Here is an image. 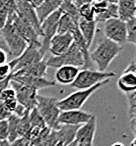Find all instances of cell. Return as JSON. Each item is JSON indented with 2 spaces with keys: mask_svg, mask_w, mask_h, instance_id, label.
<instances>
[{
  "mask_svg": "<svg viewBox=\"0 0 136 146\" xmlns=\"http://www.w3.org/2000/svg\"><path fill=\"white\" fill-rule=\"evenodd\" d=\"M122 49V46L118 45L115 42L104 37L98 42L96 48L90 53L91 62L97 67V71L107 72L111 63L121 52Z\"/></svg>",
  "mask_w": 136,
  "mask_h": 146,
  "instance_id": "1",
  "label": "cell"
},
{
  "mask_svg": "<svg viewBox=\"0 0 136 146\" xmlns=\"http://www.w3.org/2000/svg\"><path fill=\"white\" fill-rule=\"evenodd\" d=\"M57 102L58 99L55 97L45 96L39 93L37 94L35 108L45 122L46 127H49L51 131H57L60 127L58 119L61 110L58 107Z\"/></svg>",
  "mask_w": 136,
  "mask_h": 146,
  "instance_id": "2",
  "label": "cell"
},
{
  "mask_svg": "<svg viewBox=\"0 0 136 146\" xmlns=\"http://www.w3.org/2000/svg\"><path fill=\"white\" fill-rule=\"evenodd\" d=\"M110 82V80H107L103 82H100L94 86L90 87L88 89L83 90H77L75 92L71 93L67 97L63 98L61 100H58L57 105L61 111H69V110H80L85 102L89 99L91 95L97 91L102 86L108 84Z\"/></svg>",
  "mask_w": 136,
  "mask_h": 146,
  "instance_id": "3",
  "label": "cell"
},
{
  "mask_svg": "<svg viewBox=\"0 0 136 146\" xmlns=\"http://www.w3.org/2000/svg\"><path fill=\"white\" fill-rule=\"evenodd\" d=\"M115 76L116 73L114 72H99L94 69H80L77 78L72 84V86L77 90L88 89L100 82L111 80Z\"/></svg>",
  "mask_w": 136,
  "mask_h": 146,
  "instance_id": "4",
  "label": "cell"
},
{
  "mask_svg": "<svg viewBox=\"0 0 136 146\" xmlns=\"http://www.w3.org/2000/svg\"><path fill=\"white\" fill-rule=\"evenodd\" d=\"M46 62H47L48 67L56 69L63 66H73L82 69L84 66L82 54L73 42L65 53L59 56H51L46 60Z\"/></svg>",
  "mask_w": 136,
  "mask_h": 146,
  "instance_id": "5",
  "label": "cell"
},
{
  "mask_svg": "<svg viewBox=\"0 0 136 146\" xmlns=\"http://www.w3.org/2000/svg\"><path fill=\"white\" fill-rule=\"evenodd\" d=\"M1 33L4 38L3 40L8 49V54H11L14 59L20 57L28 47V44L18 33L12 22L8 21L5 27L1 30Z\"/></svg>",
  "mask_w": 136,
  "mask_h": 146,
  "instance_id": "6",
  "label": "cell"
},
{
  "mask_svg": "<svg viewBox=\"0 0 136 146\" xmlns=\"http://www.w3.org/2000/svg\"><path fill=\"white\" fill-rule=\"evenodd\" d=\"M62 15V12L59 10L55 11L53 14H51L43 23L40 25V29H41V46H40V51L43 55H46L49 49V44H50V40L53 38L54 35L57 33V26L59 19Z\"/></svg>",
  "mask_w": 136,
  "mask_h": 146,
  "instance_id": "7",
  "label": "cell"
},
{
  "mask_svg": "<svg viewBox=\"0 0 136 146\" xmlns=\"http://www.w3.org/2000/svg\"><path fill=\"white\" fill-rule=\"evenodd\" d=\"M104 35L107 39L115 42L116 44L122 46L126 42V27L125 23L119 19H111L105 22Z\"/></svg>",
  "mask_w": 136,
  "mask_h": 146,
  "instance_id": "8",
  "label": "cell"
},
{
  "mask_svg": "<svg viewBox=\"0 0 136 146\" xmlns=\"http://www.w3.org/2000/svg\"><path fill=\"white\" fill-rule=\"evenodd\" d=\"M10 87L14 89L15 93H16L17 101L20 105H22L26 111H30V110L34 109L36 106V97L38 91L32 88V87L18 84L14 80L10 82Z\"/></svg>",
  "mask_w": 136,
  "mask_h": 146,
  "instance_id": "9",
  "label": "cell"
},
{
  "mask_svg": "<svg viewBox=\"0 0 136 146\" xmlns=\"http://www.w3.org/2000/svg\"><path fill=\"white\" fill-rule=\"evenodd\" d=\"M8 21L12 22L13 26H14L15 29L17 30L18 33L21 35L22 38L26 42L28 45L40 48V46H41V41H40L39 35L33 30L30 25L26 24V22H24L17 14L15 15L14 17L11 18V19H9Z\"/></svg>",
  "mask_w": 136,
  "mask_h": 146,
  "instance_id": "10",
  "label": "cell"
},
{
  "mask_svg": "<svg viewBox=\"0 0 136 146\" xmlns=\"http://www.w3.org/2000/svg\"><path fill=\"white\" fill-rule=\"evenodd\" d=\"M16 5H17V15L24 22H26V24L30 25L33 30L38 33L40 38H41V29H40V25L41 24L39 23L38 18H37L34 9L30 6L28 1H26V0L16 1Z\"/></svg>",
  "mask_w": 136,
  "mask_h": 146,
  "instance_id": "11",
  "label": "cell"
},
{
  "mask_svg": "<svg viewBox=\"0 0 136 146\" xmlns=\"http://www.w3.org/2000/svg\"><path fill=\"white\" fill-rule=\"evenodd\" d=\"M44 57H45V55H43L41 53L40 48L28 45V47H26V50L23 52V54L20 57L15 59L16 64H15V68L13 73L20 71L22 69L28 68V67L32 66V65L35 64V63L41 61V60L44 59Z\"/></svg>",
  "mask_w": 136,
  "mask_h": 146,
  "instance_id": "12",
  "label": "cell"
},
{
  "mask_svg": "<svg viewBox=\"0 0 136 146\" xmlns=\"http://www.w3.org/2000/svg\"><path fill=\"white\" fill-rule=\"evenodd\" d=\"M92 114L87 113L83 110H69L61 111L59 115L58 122L59 125H82L90 121Z\"/></svg>",
  "mask_w": 136,
  "mask_h": 146,
  "instance_id": "13",
  "label": "cell"
},
{
  "mask_svg": "<svg viewBox=\"0 0 136 146\" xmlns=\"http://www.w3.org/2000/svg\"><path fill=\"white\" fill-rule=\"evenodd\" d=\"M11 80H14L18 84L26 85V86L32 87L37 91H39L40 89L48 88V87L56 85L54 80H48L46 78H37L26 75H13L12 74Z\"/></svg>",
  "mask_w": 136,
  "mask_h": 146,
  "instance_id": "14",
  "label": "cell"
},
{
  "mask_svg": "<svg viewBox=\"0 0 136 146\" xmlns=\"http://www.w3.org/2000/svg\"><path fill=\"white\" fill-rule=\"evenodd\" d=\"M97 120L94 115L90 121L84 125H80L75 134V141L77 144H93L94 136L96 133Z\"/></svg>",
  "mask_w": 136,
  "mask_h": 146,
  "instance_id": "15",
  "label": "cell"
},
{
  "mask_svg": "<svg viewBox=\"0 0 136 146\" xmlns=\"http://www.w3.org/2000/svg\"><path fill=\"white\" fill-rule=\"evenodd\" d=\"M72 33H64V35H56L50 40L48 51L52 56H59L63 54L70 48L73 44Z\"/></svg>",
  "mask_w": 136,
  "mask_h": 146,
  "instance_id": "16",
  "label": "cell"
},
{
  "mask_svg": "<svg viewBox=\"0 0 136 146\" xmlns=\"http://www.w3.org/2000/svg\"><path fill=\"white\" fill-rule=\"evenodd\" d=\"M80 69L73 66H63L57 69L54 82L62 85L72 84L79 75Z\"/></svg>",
  "mask_w": 136,
  "mask_h": 146,
  "instance_id": "17",
  "label": "cell"
},
{
  "mask_svg": "<svg viewBox=\"0 0 136 146\" xmlns=\"http://www.w3.org/2000/svg\"><path fill=\"white\" fill-rule=\"evenodd\" d=\"M136 2L134 0H120L118 1V19L122 22H127L135 19Z\"/></svg>",
  "mask_w": 136,
  "mask_h": 146,
  "instance_id": "18",
  "label": "cell"
},
{
  "mask_svg": "<svg viewBox=\"0 0 136 146\" xmlns=\"http://www.w3.org/2000/svg\"><path fill=\"white\" fill-rule=\"evenodd\" d=\"M96 28L97 23L95 21H84V20L80 19L77 24V29H79V33H81L83 39L85 40V43L88 48L92 45L93 40L95 38V35H96Z\"/></svg>",
  "mask_w": 136,
  "mask_h": 146,
  "instance_id": "19",
  "label": "cell"
},
{
  "mask_svg": "<svg viewBox=\"0 0 136 146\" xmlns=\"http://www.w3.org/2000/svg\"><path fill=\"white\" fill-rule=\"evenodd\" d=\"M61 3L62 1L60 0H44L41 5L35 9V13L38 18L39 23H43L51 14L59 10Z\"/></svg>",
  "mask_w": 136,
  "mask_h": 146,
  "instance_id": "20",
  "label": "cell"
},
{
  "mask_svg": "<svg viewBox=\"0 0 136 146\" xmlns=\"http://www.w3.org/2000/svg\"><path fill=\"white\" fill-rule=\"evenodd\" d=\"M80 125H62L56 131L58 142H61L66 146L70 145L75 139V134Z\"/></svg>",
  "mask_w": 136,
  "mask_h": 146,
  "instance_id": "21",
  "label": "cell"
},
{
  "mask_svg": "<svg viewBox=\"0 0 136 146\" xmlns=\"http://www.w3.org/2000/svg\"><path fill=\"white\" fill-rule=\"evenodd\" d=\"M47 62H46V59L44 58L43 60L35 63V64L28 67V68L15 72V73H13V75H26L37 78H45L46 74H47Z\"/></svg>",
  "mask_w": 136,
  "mask_h": 146,
  "instance_id": "22",
  "label": "cell"
},
{
  "mask_svg": "<svg viewBox=\"0 0 136 146\" xmlns=\"http://www.w3.org/2000/svg\"><path fill=\"white\" fill-rule=\"evenodd\" d=\"M118 88L123 93H131L136 91V76L135 74L122 73L117 82Z\"/></svg>",
  "mask_w": 136,
  "mask_h": 146,
  "instance_id": "23",
  "label": "cell"
},
{
  "mask_svg": "<svg viewBox=\"0 0 136 146\" xmlns=\"http://www.w3.org/2000/svg\"><path fill=\"white\" fill-rule=\"evenodd\" d=\"M77 28V24L66 14H62L58 22L57 33L56 35H64V33H72Z\"/></svg>",
  "mask_w": 136,
  "mask_h": 146,
  "instance_id": "24",
  "label": "cell"
},
{
  "mask_svg": "<svg viewBox=\"0 0 136 146\" xmlns=\"http://www.w3.org/2000/svg\"><path fill=\"white\" fill-rule=\"evenodd\" d=\"M126 99L128 105V122L132 129L133 133L135 134V123H136V91L131 93H126Z\"/></svg>",
  "mask_w": 136,
  "mask_h": 146,
  "instance_id": "25",
  "label": "cell"
},
{
  "mask_svg": "<svg viewBox=\"0 0 136 146\" xmlns=\"http://www.w3.org/2000/svg\"><path fill=\"white\" fill-rule=\"evenodd\" d=\"M118 18V1H109L108 7L101 15L96 16L94 21L96 23L100 22H106L111 19H117Z\"/></svg>",
  "mask_w": 136,
  "mask_h": 146,
  "instance_id": "26",
  "label": "cell"
},
{
  "mask_svg": "<svg viewBox=\"0 0 136 146\" xmlns=\"http://www.w3.org/2000/svg\"><path fill=\"white\" fill-rule=\"evenodd\" d=\"M19 121L20 118L15 115H11L7 119V123H8V142H13L16 139L20 138L19 134Z\"/></svg>",
  "mask_w": 136,
  "mask_h": 146,
  "instance_id": "27",
  "label": "cell"
},
{
  "mask_svg": "<svg viewBox=\"0 0 136 146\" xmlns=\"http://www.w3.org/2000/svg\"><path fill=\"white\" fill-rule=\"evenodd\" d=\"M59 9L62 12V14H66V15L70 16L75 23L79 24V21L80 20L79 10H77L75 5H73L72 1H68V0H66V1H62Z\"/></svg>",
  "mask_w": 136,
  "mask_h": 146,
  "instance_id": "28",
  "label": "cell"
},
{
  "mask_svg": "<svg viewBox=\"0 0 136 146\" xmlns=\"http://www.w3.org/2000/svg\"><path fill=\"white\" fill-rule=\"evenodd\" d=\"M28 112L26 111V113L20 118L19 121V134L20 137H23L26 139H30V133H32V125L30 123V118H28Z\"/></svg>",
  "mask_w": 136,
  "mask_h": 146,
  "instance_id": "29",
  "label": "cell"
},
{
  "mask_svg": "<svg viewBox=\"0 0 136 146\" xmlns=\"http://www.w3.org/2000/svg\"><path fill=\"white\" fill-rule=\"evenodd\" d=\"M126 27V42L131 44L136 43V18L125 22Z\"/></svg>",
  "mask_w": 136,
  "mask_h": 146,
  "instance_id": "30",
  "label": "cell"
},
{
  "mask_svg": "<svg viewBox=\"0 0 136 146\" xmlns=\"http://www.w3.org/2000/svg\"><path fill=\"white\" fill-rule=\"evenodd\" d=\"M79 10V18L81 20H84V21H94L95 19V15L94 12H93L92 6H91V1H89L88 3L84 4L83 6H81Z\"/></svg>",
  "mask_w": 136,
  "mask_h": 146,
  "instance_id": "31",
  "label": "cell"
},
{
  "mask_svg": "<svg viewBox=\"0 0 136 146\" xmlns=\"http://www.w3.org/2000/svg\"><path fill=\"white\" fill-rule=\"evenodd\" d=\"M8 2L9 0H0V31L8 22Z\"/></svg>",
  "mask_w": 136,
  "mask_h": 146,
  "instance_id": "32",
  "label": "cell"
},
{
  "mask_svg": "<svg viewBox=\"0 0 136 146\" xmlns=\"http://www.w3.org/2000/svg\"><path fill=\"white\" fill-rule=\"evenodd\" d=\"M15 64H16L15 59H13L10 63H6V64L0 66V80H6L12 75L15 68Z\"/></svg>",
  "mask_w": 136,
  "mask_h": 146,
  "instance_id": "33",
  "label": "cell"
},
{
  "mask_svg": "<svg viewBox=\"0 0 136 146\" xmlns=\"http://www.w3.org/2000/svg\"><path fill=\"white\" fill-rule=\"evenodd\" d=\"M108 4L109 1H91V6H92L95 17L101 15L108 7Z\"/></svg>",
  "mask_w": 136,
  "mask_h": 146,
  "instance_id": "34",
  "label": "cell"
},
{
  "mask_svg": "<svg viewBox=\"0 0 136 146\" xmlns=\"http://www.w3.org/2000/svg\"><path fill=\"white\" fill-rule=\"evenodd\" d=\"M58 143V137L56 134V131H51L47 137L43 140L41 146H55Z\"/></svg>",
  "mask_w": 136,
  "mask_h": 146,
  "instance_id": "35",
  "label": "cell"
},
{
  "mask_svg": "<svg viewBox=\"0 0 136 146\" xmlns=\"http://www.w3.org/2000/svg\"><path fill=\"white\" fill-rule=\"evenodd\" d=\"M8 138V123L7 121H0V142Z\"/></svg>",
  "mask_w": 136,
  "mask_h": 146,
  "instance_id": "36",
  "label": "cell"
},
{
  "mask_svg": "<svg viewBox=\"0 0 136 146\" xmlns=\"http://www.w3.org/2000/svg\"><path fill=\"white\" fill-rule=\"evenodd\" d=\"M12 114H10L6 110V108L4 107L3 103L0 101V121H7V119L10 117Z\"/></svg>",
  "mask_w": 136,
  "mask_h": 146,
  "instance_id": "37",
  "label": "cell"
},
{
  "mask_svg": "<svg viewBox=\"0 0 136 146\" xmlns=\"http://www.w3.org/2000/svg\"><path fill=\"white\" fill-rule=\"evenodd\" d=\"M11 146H28L30 145V141L26 138H23V137H20L16 139L15 141L10 143Z\"/></svg>",
  "mask_w": 136,
  "mask_h": 146,
  "instance_id": "38",
  "label": "cell"
},
{
  "mask_svg": "<svg viewBox=\"0 0 136 146\" xmlns=\"http://www.w3.org/2000/svg\"><path fill=\"white\" fill-rule=\"evenodd\" d=\"M11 78H12V75L9 78H7L4 80H0V94L3 92L5 89H7L9 86H10V82H11Z\"/></svg>",
  "mask_w": 136,
  "mask_h": 146,
  "instance_id": "39",
  "label": "cell"
},
{
  "mask_svg": "<svg viewBox=\"0 0 136 146\" xmlns=\"http://www.w3.org/2000/svg\"><path fill=\"white\" fill-rule=\"evenodd\" d=\"M135 72H136L135 60L133 59L132 61L128 64V66L125 68V70L123 71V73H125V74H135Z\"/></svg>",
  "mask_w": 136,
  "mask_h": 146,
  "instance_id": "40",
  "label": "cell"
},
{
  "mask_svg": "<svg viewBox=\"0 0 136 146\" xmlns=\"http://www.w3.org/2000/svg\"><path fill=\"white\" fill-rule=\"evenodd\" d=\"M7 55L8 54L3 50H0V66L7 63Z\"/></svg>",
  "mask_w": 136,
  "mask_h": 146,
  "instance_id": "41",
  "label": "cell"
},
{
  "mask_svg": "<svg viewBox=\"0 0 136 146\" xmlns=\"http://www.w3.org/2000/svg\"><path fill=\"white\" fill-rule=\"evenodd\" d=\"M42 2H43V0H30L28 1V3L30 4V6L34 9H36V8H38L40 5L42 4Z\"/></svg>",
  "mask_w": 136,
  "mask_h": 146,
  "instance_id": "42",
  "label": "cell"
},
{
  "mask_svg": "<svg viewBox=\"0 0 136 146\" xmlns=\"http://www.w3.org/2000/svg\"><path fill=\"white\" fill-rule=\"evenodd\" d=\"M73 2V5L77 7V9H79L81 6H83L84 4H86V3H88V0H75V1H72Z\"/></svg>",
  "mask_w": 136,
  "mask_h": 146,
  "instance_id": "43",
  "label": "cell"
},
{
  "mask_svg": "<svg viewBox=\"0 0 136 146\" xmlns=\"http://www.w3.org/2000/svg\"><path fill=\"white\" fill-rule=\"evenodd\" d=\"M0 50L5 51V52L8 54V49H7V47H6L5 42H4V40L1 38H0Z\"/></svg>",
  "mask_w": 136,
  "mask_h": 146,
  "instance_id": "44",
  "label": "cell"
},
{
  "mask_svg": "<svg viewBox=\"0 0 136 146\" xmlns=\"http://www.w3.org/2000/svg\"><path fill=\"white\" fill-rule=\"evenodd\" d=\"M0 146H11V145H10V142L5 140V141H1V142H0Z\"/></svg>",
  "mask_w": 136,
  "mask_h": 146,
  "instance_id": "45",
  "label": "cell"
},
{
  "mask_svg": "<svg viewBox=\"0 0 136 146\" xmlns=\"http://www.w3.org/2000/svg\"><path fill=\"white\" fill-rule=\"evenodd\" d=\"M112 146H124V145L122 144L121 142H116V143H114Z\"/></svg>",
  "mask_w": 136,
  "mask_h": 146,
  "instance_id": "46",
  "label": "cell"
},
{
  "mask_svg": "<svg viewBox=\"0 0 136 146\" xmlns=\"http://www.w3.org/2000/svg\"><path fill=\"white\" fill-rule=\"evenodd\" d=\"M130 146H136V139L135 138H133V140L131 141Z\"/></svg>",
  "mask_w": 136,
  "mask_h": 146,
  "instance_id": "47",
  "label": "cell"
},
{
  "mask_svg": "<svg viewBox=\"0 0 136 146\" xmlns=\"http://www.w3.org/2000/svg\"><path fill=\"white\" fill-rule=\"evenodd\" d=\"M55 146H66V145H65V144H63V143H61V142H58L57 144L55 145Z\"/></svg>",
  "mask_w": 136,
  "mask_h": 146,
  "instance_id": "48",
  "label": "cell"
},
{
  "mask_svg": "<svg viewBox=\"0 0 136 146\" xmlns=\"http://www.w3.org/2000/svg\"><path fill=\"white\" fill-rule=\"evenodd\" d=\"M68 146H75V141H73V142H72L70 145H68Z\"/></svg>",
  "mask_w": 136,
  "mask_h": 146,
  "instance_id": "49",
  "label": "cell"
},
{
  "mask_svg": "<svg viewBox=\"0 0 136 146\" xmlns=\"http://www.w3.org/2000/svg\"><path fill=\"white\" fill-rule=\"evenodd\" d=\"M28 146H32V145H30H30H28Z\"/></svg>",
  "mask_w": 136,
  "mask_h": 146,
  "instance_id": "50",
  "label": "cell"
}]
</instances>
